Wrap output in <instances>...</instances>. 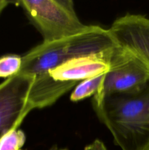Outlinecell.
<instances>
[{
  "instance_id": "cell-1",
  "label": "cell",
  "mask_w": 149,
  "mask_h": 150,
  "mask_svg": "<svg viewBox=\"0 0 149 150\" xmlns=\"http://www.w3.org/2000/svg\"><path fill=\"white\" fill-rule=\"evenodd\" d=\"M92 106L122 150H144L149 145V81L140 90L93 97Z\"/></svg>"
},
{
  "instance_id": "cell-2",
  "label": "cell",
  "mask_w": 149,
  "mask_h": 150,
  "mask_svg": "<svg viewBox=\"0 0 149 150\" xmlns=\"http://www.w3.org/2000/svg\"><path fill=\"white\" fill-rule=\"evenodd\" d=\"M115 45L108 29L89 25L81 33L32 48L21 57L19 73L35 79H48L51 70L72 59L106 51Z\"/></svg>"
},
{
  "instance_id": "cell-3",
  "label": "cell",
  "mask_w": 149,
  "mask_h": 150,
  "mask_svg": "<svg viewBox=\"0 0 149 150\" xmlns=\"http://www.w3.org/2000/svg\"><path fill=\"white\" fill-rule=\"evenodd\" d=\"M13 3L21 7L45 43L80 34L89 26L80 20L72 0H21Z\"/></svg>"
},
{
  "instance_id": "cell-4",
  "label": "cell",
  "mask_w": 149,
  "mask_h": 150,
  "mask_svg": "<svg viewBox=\"0 0 149 150\" xmlns=\"http://www.w3.org/2000/svg\"><path fill=\"white\" fill-rule=\"evenodd\" d=\"M148 81V64L131 51L115 45L111 51L109 71L93 97L102 98L112 94L136 92Z\"/></svg>"
},
{
  "instance_id": "cell-5",
  "label": "cell",
  "mask_w": 149,
  "mask_h": 150,
  "mask_svg": "<svg viewBox=\"0 0 149 150\" xmlns=\"http://www.w3.org/2000/svg\"><path fill=\"white\" fill-rule=\"evenodd\" d=\"M34 77L18 73L0 83V139L13 129H18L34 110L29 95Z\"/></svg>"
},
{
  "instance_id": "cell-6",
  "label": "cell",
  "mask_w": 149,
  "mask_h": 150,
  "mask_svg": "<svg viewBox=\"0 0 149 150\" xmlns=\"http://www.w3.org/2000/svg\"><path fill=\"white\" fill-rule=\"evenodd\" d=\"M108 30L117 45L135 54L149 65V18L127 13L117 18Z\"/></svg>"
},
{
  "instance_id": "cell-7",
  "label": "cell",
  "mask_w": 149,
  "mask_h": 150,
  "mask_svg": "<svg viewBox=\"0 0 149 150\" xmlns=\"http://www.w3.org/2000/svg\"><path fill=\"white\" fill-rule=\"evenodd\" d=\"M113 48L72 59L51 70L48 74L53 80L61 82H80L106 74L109 71L110 59Z\"/></svg>"
},
{
  "instance_id": "cell-8",
  "label": "cell",
  "mask_w": 149,
  "mask_h": 150,
  "mask_svg": "<svg viewBox=\"0 0 149 150\" xmlns=\"http://www.w3.org/2000/svg\"><path fill=\"white\" fill-rule=\"evenodd\" d=\"M105 76V74L100 75L79 82L70 95V100L78 102L86 98L93 96L102 86Z\"/></svg>"
},
{
  "instance_id": "cell-9",
  "label": "cell",
  "mask_w": 149,
  "mask_h": 150,
  "mask_svg": "<svg viewBox=\"0 0 149 150\" xmlns=\"http://www.w3.org/2000/svg\"><path fill=\"white\" fill-rule=\"evenodd\" d=\"M21 57L7 54L0 57V78L9 79L19 73L21 67Z\"/></svg>"
},
{
  "instance_id": "cell-10",
  "label": "cell",
  "mask_w": 149,
  "mask_h": 150,
  "mask_svg": "<svg viewBox=\"0 0 149 150\" xmlns=\"http://www.w3.org/2000/svg\"><path fill=\"white\" fill-rule=\"evenodd\" d=\"M26 136L23 130L13 129L0 139V150H23Z\"/></svg>"
},
{
  "instance_id": "cell-11",
  "label": "cell",
  "mask_w": 149,
  "mask_h": 150,
  "mask_svg": "<svg viewBox=\"0 0 149 150\" xmlns=\"http://www.w3.org/2000/svg\"><path fill=\"white\" fill-rule=\"evenodd\" d=\"M84 150H108L105 144L99 139H95L93 142L85 146Z\"/></svg>"
},
{
  "instance_id": "cell-12",
  "label": "cell",
  "mask_w": 149,
  "mask_h": 150,
  "mask_svg": "<svg viewBox=\"0 0 149 150\" xmlns=\"http://www.w3.org/2000/svg\"><path fill=\"white\" fill-rule=\"evenodd\" d=\"M10 1H3V0H0V13L2 12V10L10 4Z\"/></svg>"
},
{
  "instance_id": "cell-13",
  "label": "cell",
  "mask_w": 149,
  "mask_h": 150,
  "mask_svg": "<svg viewBox=\"0 0 149 150\" xmlns=\"http://www.w3.org/2000/svg\"><path fill=\"white\" fill-rule=\"evenodd\" d=\"M48 150H69V149H67V148H60L58 147L57 145H53V146H51V147Z\"/></svg>"
},
{
  "instance_id": "cell-14",
  "label": "cell",
  "mask_w": 149,
  "mask_h": 150,
  "mask_svg": "<svg viewBox=\"0 0 149 150\" xmlns=\"http://www.w3.org/2000/svg\"><path fill=\"white\" fill-rule=\"evenodd\" d=\"M144 150H149V145H148V146L147 147H146L145 149Z\"/></svg>"
}]
</instances>
